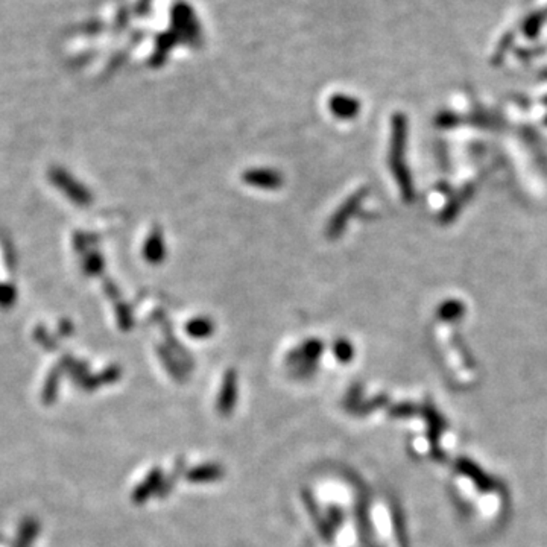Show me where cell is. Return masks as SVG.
Here are the masks:
<instances>
[{
    "mask_svg": "<svg viewBox=\"0 0 547 547\" xmlns=\"http://www.w3.org/2000/svg\"><path fill=\"white\" fill-rule=\"evenodd\" d=\"M406 137H408V122L403 114H397L392 119V139H391V169L394 172L395 180L403 192V198L406 201L414 199V187H412V180L408 167L403 162L406 149Z\"/></svg>",
    "mask_w": 547,
    "mask_h": 547,
    "instance_id": "obj_1",
    "label": "cell"
},
{
    "mask_svg": "<svg viewBox=\"0 0 547 547\" xmlns=\"http://www.w3.org/2000/svg\"><path fill=\"white\" fill-rule=\"evenodd\" d=\"M365 197H367V192L360 190V192L355 193V195H351L347 201H345V203L342 204V207H339L338 212L333 215L330 224L327 225V236H328V238H332V239L339 238V236L344 231V229H345V225H347V222H348V217L357 212L359 207H360V203H362V201H364Z\"/></svg>",
    "mask_w": 547,
    "mask_h": 547,
    "instance_id": "obj_2",
    "label": "cell"
},
{
    "mask_svg": "<svg viewBox=\"0 0 547 547\" xmlns=\"http://www.w3.org/2000/svg\"><path fill=\"white\" fill-rule=\"evenodd\" d=\"M242 180L248 186L259 189H279L283 184V176L274 169H249L242 175Z\"/></svg>",
    "mask_w": 547,
    "mask_h": 547,
    "instance_id": "obj_3",
    "label": "cell"
},
{
    "mask_svg": "<svg viewBox=\"0 0 547 547\" xmlns=\"http://www.w3.org/2000/svg\"><path fill=\"white\" fill-rule=\"evenodd\" d=\"M145 257L151 263H162L166 256V247L162 230H154L145 243Z\"/></svg>",
    "mask_w": 547,
    "mask_h": 547,
    "instance_id": "obj_4",
    "label": "cell"
},
{
    "mask_svg": "<svg viewBox=\"0 0 547 547\" xmlns=\"http://www.w3.org/2000/svg\"><path fill=\"white\" fill-rule=\"evenodd\" d=\"M330 108L332 113L336 117H339V119H351V117H356L359 113V102L347 96H334L330 102Z\"/></svg>",
    "mask_w": 547,
    "mask_h": 547,
    "instance_id": "obj_5",
    "label": "cell"
},
{
    "mask_svg": "<svg viewBox=\"0 0 547 547\" xmlns=\"http://www.w3.org/2000/svg\"><path fill=\"white\" fill-rule=\"evenodd\" d=\"M186 330L192 338H207V336L213 333L215 325L212 323V319L208 318H195L192 319V321H189Z\"/></svg>",
    "mask_w": 547,
    "mask_h": 547,
    "instance_id": "obj_6",
    "label": "cell"
},
{
    "mask_svg": "<svg viewBox=\"0 0 547 547\" xmlns=\"http://www.w3.org/2000/svg\"><path fill=\"white\" fill-rule=\"evenodd\" d=\"M353 351L355 350H353L351 344L345 339H339L334 345V355L339 360H344V362L350 360L353 357Z\"/></svg>",
    "mask_w": 547,
    "mask_h": 547,
    "instance_id": "obj_7",
    "label": "cell"
},
{
    "mask_svg": "<svg viewBox=\"0 0 547 547\" xmlns=\"http://www.w3.org/2000/svg\"><path fill=\"white\" fill-rule=\"evenodd\" d=\"M462 312H464V307H462L459 302H445V305L440 309V315L444 319L459 316Z\"/></svg>",
    "mask_w": 547,
    "mask_h": 547,
    "instance_id": "obj_8",
    "label": "cell"
}]
</instances>
